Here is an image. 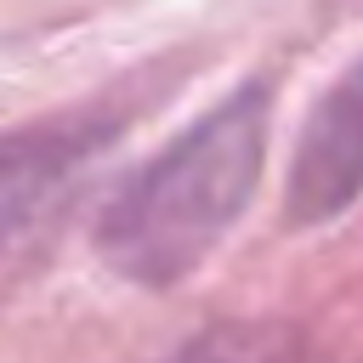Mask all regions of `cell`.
<instances>
[{"label":"cell","instance_id":"obj_1","mask_svg":"<svg viewBox=\"0 0 363 363\" xmlns=\"http://www.w3.org/2000/svg\"><path fill=\"white\" fill-rule=\"evenodd\" d=\"M272 136V85L244 79L119 176L91 221L96 261L136 289L187 284L244 221Z\"/></svg>","mask_w":363,"mask_h":363},{"label":"cell","instance_id":"obj_2","mask_svg":"<svg viewBox=\"0 0 363 363\" xmlns=\"http://www.w3.org/2000/svg\"><path fill=\"white\" fill-rule=\"evenodd\" d=\"M363 199V51L318 91L301 119L289 176H284V227H329Z\"/></svg>","mask_w":363,"mask_h":363},{"label":"cell","instance_id":"obj_3","mask_svg":"<svg viewBox=\"0 0 363 363\" xmlns=\"http://www.w3.org/2000/svg\"><path fill=\"white\" fill-rule=\"evenodd\" d=\"M108 119H40L0 130V244L102 147Z\"/></svg>","mask_w":363,"mask_h":363},{"label":"cell","instance_id":"obj_4","mask_svg":"<svg viewBox=\"0 0 363 363\" xmlns=\"http://www.w3.org/2000/svg\"><path fill=\"white\" fill-rule=\"evenodd\" d=\"M170 363H284V340L267 329H216L182 346Z\"/></svg>","mask_w":363,"mask_h":363}]
</instances>
